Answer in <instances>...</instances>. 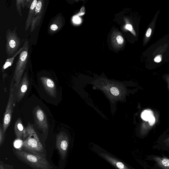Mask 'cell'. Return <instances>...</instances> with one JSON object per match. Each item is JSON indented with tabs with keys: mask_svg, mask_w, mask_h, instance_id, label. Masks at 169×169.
I'll use <instances>...</instances> for the list:
<instances>
[{
	"mask_svg": "<svg viewBox=\"0 0 169 169\" xmlns=\"http://www.w3.org/2000/svg\"><path fill=\"white\" fill-rule=\"evenodd\" d=\"M152 32V29L151 28H149L148 31H147L146 33V35L147 37H149L151 35Z\"/></svg>",
	"mask_w": 169,
	"mask_h": 169,
	"instance_id": "cb8c5ba5",
	"label": "cell"
},
{
	"mask_svg": "<svg viewBox=\"0 0 169 169\" xmlns=\"http://www.w3.org/2000/svg\"><path fill=\"white\" fill-rule=\"evenodd\" d=\"M51 29L54 31L57 30L58 28V26L56 24H53L50 26Z\"/></svg>",
	"mask_w": 169,
	"mask_h": 169,
	"instance_id": "44dd1931",
	"label": "cell"
},
{
	"mask_svg": "<svg viewBox=\"0 0 169 169\" xmlns=\"http://www.w3.org/2000/svg\"></svg>",
	"mask_w": 169,
	"mask_h": 169,
	"instance_id": "4316f807",
	"label": "cell"
},
{
	"mask_svg": "<svg viewBox=\"0 0 169 169\" xmlns=\"http://www.w3.org/2000/svg\"><path fill=\"white\" fill-rule=\"evenodd\" d=\"M0 169H13L11 168V167L7 165H4L1 163L0 165Z\"/></svg>",
	"mask_w": 169,
	"mask_h": 169,
	"instance_id": "ffe728a7",
	"label": "cell"
},
{
	"mask_svg": "<svg viewBox=\"0 0 169 169\" xmlns=\"http://www.w3.org/2000/svg\"><path fill=\"white\" fill-rule=\"evenodd\" d=\"M126 28L130 31L133 30L132 26L129 24H128L126 26Z\"/></svg>",
	"mask_w": 169,
	"mask_h": 169,
	"instance_id": "d4e9b609",
	"label": "cell"
},
{
	"mask_svg": "<svg viewBox=\"0 0 169 169\" xmlns=\"http://www.w3.org/2000/svg\"><path fill=\"white\" fill-rule=\"evenodd\" d=\"M14 154L19 159L34 169H52V167L42 154H36L16 150Z\"/></svg>",
	"mask_w": 169,
	"mask_h": 169,
	"instance_id": "6da1fadb",
	"label": "cell"
},
{
	"mask_svg": "<svg viewBox=\"0 0 169 169\" xmlns=\"http://www.w3.org/2000/svg\"><path fill=\"white\" fill-rule=\"evenodd\" d=\"M33 113L35 121L38 126L46 133L49 129V124L45 113L38 106L34 109Z\"/></svg>",
	"mask_w": 169,
	"mask_h": 169,
	"instance_id": "5b68a950",
	"label": "cell"
},
{
	"mask_svg": "<svg viewBox=\"0 0 169 169\" xmlns=\"http://www.w3.org/2000/svg\"><path fill=\"white\" fill-rule=\"evenodd\" d=\"M40 79L47 94L51 97H55L57 94V89L54 81L45 77H42Z\"/></svg>",
	"mask_w": 169,
	"mask_h": 169,
	"instance_id": "ba28073f",
	"label": "cell"
},
{
	"mask_svg": "<svg viewBox=\"0 0 169 169\" xmlns=\"http://www.w3.org/2000/svg\"><path fill=\"white\" fill-rule=\"evenodd\" d=\"M28 55V53L27 51H23L22 52L16 65L13 78L14 80L15 85L17 89L21 80L22 76L26 67Z\"/></svg>",
	"mask_w": 169,
	"mask_h": 169,
	"instance_id": "277c9868",
	"label": "cell"
},
{
	"mask_svg": "<svg viewBox=\"0 0 169 169\" xmlns=\"http://www.w3.org/2000/svg\"><path fill=\"white\" fill-rule=\"evenodd\" d=\"M23 144V141L22 140L17 139L14 142V146L15 148L19 149L22 148Z\"/></svg>",
	"mask_w": 169,
	"mask_h": 169,
	"instance_id": "5bb4252c",
	"label": "cell"
},
{
	"mask_svg": "<svg viewBox=\"0 0 169 169\" xmlns=\"http://www.w3.org/2000/svg\"><path fill=\"white\" fill-rule=\"evenodd\" d=\"M162 58L160 55L157 56L154 59V61L157 63H159L161 61Z\"/></svg>",
	"mask_w": 169,
	"mask_h": 169,
	"instance_id": "7402d4cb",
	"label": "cell"
},
{
	"mask_svg": "<svg viewBox=\"0 0 169 169\" xmlns=\"http://www.w3.org/2000/svg\"><path fill=\"white\" fill-rule=\"evenodd\" d=\"M117 42L120 45L122 44L124 42V40L122 37L121 35H118L117 37Z\"/></svg>",
	"mask_w": 169,
	"mask_h": 169,
	"instance_id": "ac0fdd59",
	"label": "cell"
},
{
	"mask_svg": "<svg viewBox=\"0 0 169 169\" xmlns=\"http://www.w3.org/2000/svg\"><path fill=\"white\" fill-rule=\"evenodd\" d=\"M17 89L15 85L14 79L13 78L11 83L9 99L3 121L2 128L5 134L12 120V114L17 100Z\"/></svg>",
	"mask_w": 169,
	"mask_h": 169,
	"instance_id": "3957f363",
	"label": "cell"
},
{
	"mask_svg": "<svg viewBox=\"0 0 169 169\" xmlns=\"http://www.w3.org/2000/svg\"><path fill=\"white\" fill-rule=\"evenodd\" d=\"M80 20L78 17H76L75 19V23H78L80 22Z\"/></svg>",
	"mask_w": 169,
	"mask_h": 169,
	"instance_id": "484cf974",
	"label": "cell"
},
{
	"mask_svg": "<svg viewBox=\"0 0 169 169\" xmlns=\"http://www.w3.org/2000/svg\"><path fill=\"white\" fill-rule=\"evenodd\" d=\"M153 116L151 112L147 110L143 112L141 115L142 118L147 121H148Z\"/></svg>",
	"mask_w": 169,
	"mask_h": 169,
	"instance_id": "4fadbf2b",
	"label": "cell"
},
{
	"mask_svg": "<svg viewBox=\"0 0 169 169\" xmlns=\"http://www.w3.org/2000/svg\"><path fill=\"white\" fill-rule=\"evenodd\" d=\"M149 124L151 126H153L155 122V117L153 116L148 121Z\"/></svg>",
	"mask_w": 169,
	"mask_h": 169,
	"instance_id": "e0dca14e",
	"label": "cell"
},
{
	"mask_svg": "<svg viewBox=\"0 0 169 169\" xmlns=\"http://www.w3.org/2000/svg\"><path fill=\"white\" fill-rule=\"evenodd\" d=\"M111 94L114 96H118L119 94V91L117 88L113 87L110 89Z\"/></svg>",
	"mask_w": 169,
	"mask_h": 169,
	"instance_id": "2e32d148",
	"label": "cell"
},
{
	"mask_svg": "<svg viewBox=\"0 0 169 169\" xmlns=\"http://www.w3.org/2000/svg\"><path fill=\"white\" fill-rule=\"evenodd\" d=\"M26 129L27 137L23 141L22 148L30 153L42 154L43 146L32 126L29 124Z\"/></svg>",
	"mask_w": 169,
	"mask_h": 169,
	"instance_id": "7a4b0ae2",
	"label": "cell"
},
{
	"mask_svg": "<svg viewBox=\"0 0 169 169\" xmlns=\"http://www.w3.org/2000/svg\"><path fill=\"white\" fill-rule=\"evenodd\" d=\"M0 127V146H1L4 142V140L5 134L4 133L3 128H2L1 124Z\"/></svg>",
	"mask_w": 169,
	"mask_h": 169,
	"instance_id": "9a60e30c",
	"label": "cell"
},
{
	"mask_svg": "<svg viewBox=\"0 0 169 169\" xmlns=\"http://www.w3.org/2000/svg\"><path fill=\"white\" fill-rule=\"evenodd\" d=\"M37 2L38 1L37 0H34V1L32 2L31 4L28 19H27L26 20V30H28L29 27L30 26L32 16L35 12V9Z\"/></svg>",
	"mask_w": 169,
	"mask_h": 169,
	"instance_id": "7c38bea8",
	"label": "cell"
},
{
	"mask_svg": "<svg viewBox=\"0 0 169 169\" xmlns=\"http://www.w3.org/2000/svg\"><path fill=\"white\" fill-rule=\"evenodd\" d=\"M68 144V138L66 134L61 132L57 135L56 147L63 160L66 156Z\"/></svg>",
	"mask_w": 169,
	"mask_h": 169,
	"instance_id": "8992f818",
	"label": "cell"
},
{
	"mask_svg": "<svg viewBox=\"0 0 169 169\" xmlns=\"http://www.w3.org/2000/svg\"><path fill=\"white\" fill-rule=\"evenodd\" d=\"M101 155L113 166L118 169H130L124 165L123 163L117 160L113 157L106 154L101 153Z\"/></svg>",
	"mask_w": 169,
	"mask_h": 169,
	"instance_id": "8fae6325",
	"label": "cell"
},
{
	"mask_svg": "<svg viewBox=\"0 0 169 169\" xmlns=\"http://www.w3.org/2000/svg\"><path fill=\"white\" fill-rule=\"evenodd\" d=\"M9 45L10 48H14L16 45V42L14 40H10L9 42Z\"/></svg>",
	"mask_w": 169,
	"mask_h": 169,
	"instance_id": "d6986e66",
	"label": "cell"
},
{
	"mask_svg": "<svg viewBox=\"0 0 169 169\" xmlns=\"http://www.w3.org/2000/svg\"><path fill=\"white\" fill-rule=\"evenodd\" d=\"M14 132L17 139H25L27 138L26 128L23 127L21 120L19 118L16 120L14 125Z\"/></svg>",
	"mask_w": 169,
	"mask_h": 169,
	"instance_id": "30bf717a",
	"label": "cell"
},
{
	"mask_svg": "<svg viewBox=\"0 0 169 169\" xmlns=\"http://www.w3.org/2000/svg\"><path fill=\"white\" fill-rule=\"evenodd\" d=\"M147 160L154 162L152 169H169V158L166 156H148Z\"/></svg>",
	"mask_w": 169,
	"mask_h": 169,
	"instance_id": "52a82bcc",
	"label": "cell"
},
{
	"mask_svg": "<svg viewBox=\"0 0 169 169\" xmlns=\"http://www.w3.org/2000/svg\"><path fill=\"white\" fill-rule=\"evenodd\" d=\"M12 63L8 61H7L6 63H5L3 67L4 69H5L7 68L8 67L11 66V65H12Z\"/></svg>",
	"mask_w": 169,
	"mask_h": 169,
	"instance_id": "603a6c76",
	"label": "cell"
},
{
	"mask_svg": "<svg viewBox=\"0 0 169 169\" xmlns=\"http://www.w3.org/2000/svg\"><path fill=\"white\" fill-rule=\"evenodd\" d=\"M29 84L28 76L26 73L23 77L21 79L18 87L16 102H19L22 99L28 89Z\"/></svg>",
	"mask_w": 169,
	"mask_h": 169,
	"instance_id": "9c48e42d",
	"label": "cell"
}]
</instances>
